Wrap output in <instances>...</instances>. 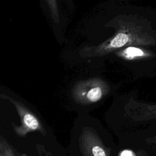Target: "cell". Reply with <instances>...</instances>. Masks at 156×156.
<instances>
[{
    "label": "cell",
    "mask_w": 156,
    "mask_h": 156,
    "mask_svg": "<svg viewBox=\"0 0 156 156\" xmlns=\"http://www.w3.org/2000/svg\"><path fill=\"white\" fill-rule=\"evenodd\" d=\"M154 43V37L144 32L140 26L124 24L112 38L97 46L83 48L80 55L82 57H101L126 46L153 45Z\"/></svg>",
    "instance_id": "cell-1"
},
{
    "label": "cell",
    "mask_w": 156,
    "mask_h": 156,
    "mask_svg": "<svg viewBox=\"0 0 156 156\" xmlns=\"http://www.w3.org/2000/svg\"><path fill=\"white\" fill-rule=\"evenodd\" d=\"M110 91V85L105 80L94 77L76 82L71 89V95L77 104L87 105L99 101Z\"/></svg>",
    "instance_id": "cell-2"
},
{
    "label": "cell",
    "mask_w": 156,
    "mask_h": 156,
    "mask_svg": "<svg viewBox=\"0 0 156 156\" xmlns=\"http://www.w3.org/2000/svg\"><path fill=\"white\" fill-rule=\"evenodd\" d=\"M0 98L11 103L15 108L20 118V125L12 122V129L19 137H25L29 133L38 132L42 135H46V130L40 119L21 101L7 94L1 93Z\"/></svg>",
    "instance_id": "cell-3"
},
{
    "label": "cell",
    "mask_w": 156,
    "mask_h": 156,
    "mask_svg": "<svg viewBox=\"0 0 156 156\" xmlns=\"http://www.w3.org/2000/svg\"><path fill=\"white\" fill-rule=\"evenodd\" d=\"M79 149L82 156H111V149L105 146L96 132L84 127L79 138Z\"/></svg>",
    "instance_id": "cell-4"
},
{
    "label": "cell",
    "mask_w": 156,
    "mask_h": 156,
    "mask_svg": "<svg viewBox=\"0 0 156 156\" xmlns=\"http://www.w3.org/2000/svg\"><path fill=\"white\" fill-rule=\"evenodd\" d=\"M124 115L135 122L156 119V102H144L130 98L124 107Z\"/></svg>",
    "instance_id": "cell-5"
},
{
    "label": "cell",
    "mask_w": 156,
    "mask_h": 156,
    "mask_svg": "<svg viewBox=\"0 0 156 156\" xmlns=\"http://www.w3.org/2000/svg\"><path fill=\"white\" fill-rule=\"evenodd\" d=\"M117 54L119 57L128 60L147 55V54L143 50L133 46L127 47L122 51L118 52Z\"/></svg>",
    "instance_id": "cell-6"
},
{
    "label": "cell",
    "mask_w": 156,
    "mask_h": 156,
    "mask_svg": "<svg viewBox=\"0 0 156 156\" xmlns=\"http://www.w3.org/2000/svg\"><path fill=\"white\" fill-rule=\"evenodd\" d=\"M0 156H20L13 146L2 135L0 136Z\"/></svg>",
    "instance_id": "cell-7"
},
{
    "label": "cell",
    "mask_w": 156,
    "mask_h": 156,
    "mask_svg": "<svg viewBox=\"0 0 156 156\" xmlns=\"http://www.w3.org/2000/svg\"><path fill=\"white\" fill-rule=\"evenodd\" d=\"M45 1H46L49 7L51 17L54 22L57 24L60 21V17H59V12H58L57 0H45Z\"/></svg>",
    "instance_id": "cell-8"
},
{
    "label": "cell",
    "mask_w": 156,
    "mask_h": 156,
    "mask_svg": "<svg viewBox=\"0 0 156 156\" xmlns=\"http://www.w3.org/2000/svg\"><path fill=\"white\" fill-rule=\"evenodd\" d=\"M145 142L147 144L151 145L153 148L156 149V135L146 138L145 140Z\"/></svg>",
    "instance_id": "cell-9"
},
{
    "label": "cell",
    "mask_w": 156,
    "mask_h": 156,
    "mask_svg": "<svg viewBox=\"0 0 156 156\" xmlns=\"http://www.w3.org/2000/svg\"><path fill=\"white\" fill-rule=\"evenodd\" d=\"M20 156H27V155H26V154H21Z\"/></svg>",
    "instance_id": "cell-10"
}]
</instances>
